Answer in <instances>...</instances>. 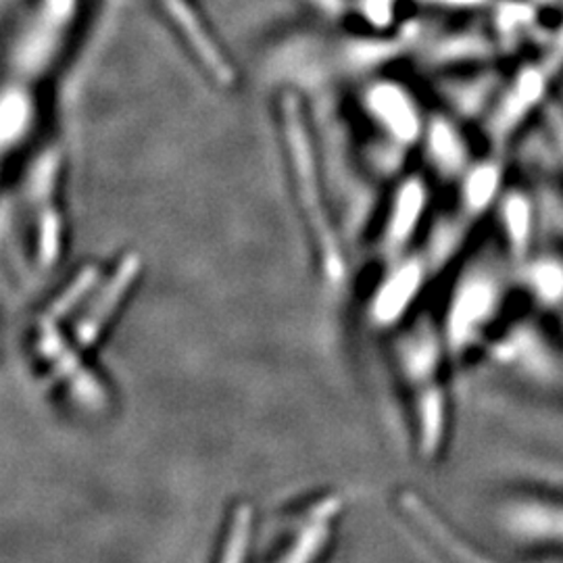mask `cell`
Wrapping results in <instances>:
<instances>
[{"mask_svg": "<svg viewBox=\"0 0 563 563\" xmlns=\"http://www.w3.org/2000/svg\"><path fill=\"white\" fill-rule=\"evenodd\" d=\"M280 111L288 157L292 165V174L297 181L299 201H301L305 218H307V223H309L316 241L320 244V253H322L325 267L330 269V274H339L342 267L341 253H339L336 239H334L332 225H330L328 213H325L322 186H320L318 169L313 162L309 134H307L302 115L299 113V104L292 97H286V99H282Z\"/></svg>", "mask_w": 563, "mask_h": 563, "instance_id": "obj_1", "label": "cell"}, {"mask_svg": "<svg viewBox=\"0 0 563 563\" xmlns=\"http://www.w3.org/2000/svg\"><path fill=\"white\" fill-rule=\"evenodd\" d=\"M501 522L520 547L563 553V493L518 490L505 501Z\"/></svg>", "mask_w": 563, "mask_h": 563, "instance_id": "obj_2", "label": "cell"}, {"mask_svg": "<svg viewBox=\"0 0 563 563\" xmlns=\"http://www.w3.org/2000/svg\"><path fill=\"white\" fill-rule=\"evenodd\" d=\"M507 286L495 269L474 272L457 288L449 311V349L465 353L501 313Z\"/></svg>", "mask_w": 563, "mask_h": 563, "instance_id": "obj_3", "label": "cell"}, {"mask_svg": "<svg viewBox=\"0 0 563 563\" xmlns=\"http://www.w3.org/2000/svg\"><path fill=\"white\" fill-rule=\"evenodd\" d=\"M553 84L555 80L539 60L523 63L514 80L505 86L488 120V134L497 148H504L522 132L523 125L541 109Z\"/></svg>", "mask_w": 563, "mask_h": 563, "instance_id": "obj_4", "label": "cell"}, {"mask_svg": "<svg viewBox=\"0 0 563 563\" xmlns=\"http://www.w3.org/2000/svg\"><path fill=\"white\" fill-rule=\"evenodd\" d=\"M497 207H499V218L504 225L507 255L520 267L534 253V230H537L534 201L523 190H505Z\"/></svg>", "mask_w": 563, "mask_h": 563, "instance_id": "obj_5", "label": "cell"}, {"mask_svg": "<svg viewBox=\"0 0 563 563\" xmlns=\"http://www.w3.org/2000/svg\"><path fill=\"white\" fill-rule=\"evenodd\" d=\"M369 107L384 128L401 142H413L420 136L422 120L413 101L405 90L383 84L369 92Z\"/></svg>", "mask_w": 563, "mask_h": 563, "instance_id": "obj_6", "label": "cell"}, {"mask_svg": "<svg viewBox=\"0 0 563 563\" xmlns=\"http://www.w3.org/2000/svg\"><path fill=\"white\" fill-rule=\"evenodd\" d=\"M165 7L169 9V15L176 21V25L180 27L181 34L188 38L192 51L201 57L205 67L223 84L232 81V67L223 59L220 48H216V44L209 38V34L205 32L199 20L195 18V13L190 11V7L184 0H165Z\"/></svg>", "mask_w": 563, "mask_h": 563, "instance_id": "obj_7", "label": "cell"}, {"mask_svg": "<svg viewBox=\"0 0 563 563\" xmlns=\"http://www.w3.org/2000/svg\"><path fill=\"white\" fill-rule=\"evenodd\" d=\"M504 167L499 162L478 163L463 174L462 202L467 216H483L504 197Z\"/></svg>", "mask_w": 563, "mask_h": 563, "instance_id": "obj_8", "label": "cell"}, {"mask_svg": "<svg viewBox=\"0 0 563 563\" xmlns=\"http://www.w3.org/2000/svg\"><path fill=\"white\" fill-rule=\"evenodd\" d=\"M428 153L443 174H465L470 169V148L460 130L446 120H437L428 130Z\"/></svg>", "mask_w": 563, "mask_h": 563, "instance_id": "obj_9", "label": "cell"}, {"mask_svg": "<svg viewBox=\"0 0 563 563\" xmlns=\"http://www.w3.org/2000/svg\"><path fill=\"white\" fill-rule=\"evenodd\" d=\"M426 201H428V190L422 180H409L402 184L390 213V228H388L390 244L395 246L405 244V241L416 232L426 211Z\"/></svg>", "mask_w": 563, "mask_h": 563, "instance_id": "obj_10", "label": "cell"}, {"mask_svg": "<svg viewBox=\"0 0 563 563\" xmlns=\"http://www.w3.org/2000/svg\"><path fill=\"white\" fill-rule=\"evenodd\" d=\"M422 278V267L418 263H409L401 267L384 286L380 301H378V311L383 316H397L402 311V307L416 297Z\"/></svg>", "mask_w": 563, "mask_h": 563, "instance_id": "obj_11", "label": "cell"}, {"mask_svg": "<svg viewBox=\"0 0 563 563\" xmlns=\"http://www.w3.org/2000/svg\"><path fill=\"white\" fill-rule=\"evenodd\" d=\"M27 115H30V107L21 95L11 92V95L4 97V102H2V136H4V142H9L13 136L21 134V130L27 123Z\"/></svg>", "mask_w": 563, "mask_h": 563, "instance_id": "obj_12", "label": "cell"}, {"mask_svg": "<svg viewBox=\"0 0 563 563\" xmlns=\"http://www.w3.org/2000/svg\"><path fill=\"white\" fill-rule=\"evenodd\" d=\"M426 4H434V7H443V9H460V11H470V9H481L488 7L493 0H422Z\"/></svg>", "mask_w": 563, "mask_h": 563, "instance_id": "obj_13", "label": "cell"}, {"mask_svg": "<svg viewBox=\"0 0 563 563\" xmlns=\"http://www.w3.org/2000/svg\"><path fill=\"white\" fill-rule=\"evenodd\" d=\"M53 2V11H57V13H67V9H69V0H51Z\"/></svg>", "mask_w": 563, "mask_h": 563, "instance_id": "obj_14", "label": "cell"}]
</instances>
